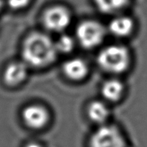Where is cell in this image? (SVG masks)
Listing matches in <instances>:
<instances>
[{"mask_svg":"<svg viewBox=\"0 0 147 147\" xmlns=\"http://www.w3.org/2000/svg\"><path fill=\"white\" fill-rule=\"evenodd\" d=\"M32 0H6L8 7L14 10L25 9L29 5Z\"/></svg>","mask_w":147,"mask_h":147,"instance_id":"5bb4252c","label":"cell"},{"mask_svg":"<svg viewBox=\"0 0 147 147\" xmlns=\"http://www.w3.org/2000/svg\"><path fill=\"white\" fill-rule=\"evenodd\" d=\"M124 91V84L122 81L115 78L106 80L102 84L100 89L104 100L107 103L118 102L122 99Z\"/></svg>","mask_w":147,"mask_h":147,"instance_id":"8fae6325","label":"cell"},{"mask_svg":"<svg viewBox=\"0 0 147 147\" xmlns=\"http://www.w3.org/2000/svg\"><path fill=\"white\" fill-rule=\"evenodd\" d=\"M58 53H70L73 51L76 45V40L71 36L63 34L55 41Z\"/></svg>","mask_w":147,"mask_h":147,"instance_id":"4fadbf2b","label":"cell"},{"mask_svg":"<svg viewBox=\"0 0 147 147\" xmlns=\"http://www.w3.org/2000/svg\"><path fill=\"white\" fill-rule=\"evenodd\" d=\"M26 147H43L41 144L38 143V142H29L26 145Z\"/></svg>","mask_w":147,"mask_h":147,"instance_id":"9a60e30c","label":"cell"},{"mask_svg":"<svg viewBox=\"0 0 147 147\" xmlns=\"http://www.w3.org/2000/svg\"><path fill=\"white\" fill-rule=\"evenodd\" d=\"M72 20L71 13L67 7L55 5L48 7L43 13L42 22L48 31L60 32L70 26Z\"/></svg>","mask_w":147,"mask_h":147,"instance_id":"5b68a950","label":"cell"},{"mask_svg":"<svg viewBox=\"0 0 147 147\" xmlns=\"http://www.w3.org/2000/svg\"><path fill=\"white\" fill-rule=\"evenodd\" d=\"M96 8L105 14H117L127 7L131 0H93Z\"/></svg>","mask_w":147,"mask_h":147,"instance_id":"7c38bea8","label":"cell"},{"mask_svg":"<svg viewBox=\"0 0 147 147\" xmlns=\"http://www.w3.org/2000/svg\"><path fill=\"white\" fill-rule=\"evenodd\" d=\"M22 116L26 124L35 129L45 127L49 119L48 110L39 105H32L26 107L23 111Z\"/></svg>","mask_w":147,"mask_h":147,"instance_id":"8992f818","label":"cell"},{"mask_svg":"<svg viewBox=\"0 0 147 147\" xmlns=\"http://www.w3.org/2000/svg\"><path fill=\"white\" fill-rule=\"evenodd\" d=\"M127 140L120 129L113 124L100 125L91 135L90 147H127Z\"/></svg>","mask_w":147,"mask_h":147,"instance_id":"277c9868","label":"cell"},{"mask_svg":"<svg viewBox=\"0 0 147 147\" xmlns=\"http://www.w3.org/2000/svg\"><path fill=\"white\" fill-rule=\"evenodd\" d=\"M131 62L129 50L120 45H109L103 48L97 55V63L100 69L113 75L127 71Z\"/></svg>","mask_w":147,"mask_h":147,"instance_id":"7a4b0ae2","label":"cell"},{"mask_svg":"<svg viewBox=\"0 0 147 147\" xmlns=\"http://www.w3.org/2000/svg\"><path fill=\"white\" fill-rule=\"evenodd\" d=\"M134 23L133 19L125 15H116L109 24V32L118 38H124L131 35L134 31Z\"/></svg>","mask_w":147,"mask_h":147,"instance_id":"9c48e42d","label":"cell"},{"mask_svg":"<svg viewBox=\"0 0 147 147\" xmlns=\"http://www.w3.org/2000/svg\"><path fill=\"white\" fill-rule=\"evenodd\" d=\"M63 71L69 79L78 82L87 77L90 68L88 63L82 59L72 58L64 63Z\"/></svg>","mask_w":147,"mask_h":147,"instance_id":"ba28073f","label":"cell"},{"mask_svg":"<svg viewBox=\"0 0 147 147\" xmlns=\"http://www.w3.org/2000/svg\"><path fill=\"white\" fill-rule=\"evenodd\" d=\"M28 67L29 66L24 61H13L10 63L4 70L5 82L11 86L22 83L29 74Z\"/></svg>","mask_w":147,"mask_h":147,"instance_id":"52a82bcc","label":"cell"},{"mask_svg":"<svg viewBox=\"0 0 147 147\" xmlns=\"http://www.w3.org/2000/svg\"><path fill=\"white\" fill-rule=\"evenodd\" d=\"M106 29L101 23L93 20L81 22L76 29L75 40L86 49L99 46L105 38Z\"/></svg>","mask_w":147,"mask_h":147,"instance_id":"3957f363","label":"cell"},{"mask_svg":"<svg viewBox=\"0 0 147 147\" xmlns=\"http://www.w3.org/2000/svg\"><path fill=\"white\" fill-rule=\"evenodd\" d=\"M3 4H4L3 0H0V11H1V10L3 9Z\"/></svg>","mask_w":147,"mask_h":147,"instance_id":"2e32d148","label":"cell"},{"mask_svg":"<svg viewBox=\"0 0 147 147\" xmlns=\"http://www.w3.org/2000/svg\"><path fill=\"white\" fill-rule=\"evenodd\" d=\"M58 54L54 40L41 32L30 33L24 40L22 48L23 61L28 66L37 68L53 63Z\"/></svg>","mask_w":147,"mask_h":147,"instance_id":"6da1fadb","label":"cell"},{"mask_svg":"<svg viewBox=\"0 0 147 147\" xmlns=\"http://www.w3.org/2000/svg\"><path fill=\"white\" fill-rule=\"evenodd\" d=\"M87 114L91 121L100 126L108 123L111 117V109L105 100H96L90 103Z\"/></svg>","mask_w":147,"mask_h":147,"instance_id":"30bf717a","label":"cell"}]
</instances>
